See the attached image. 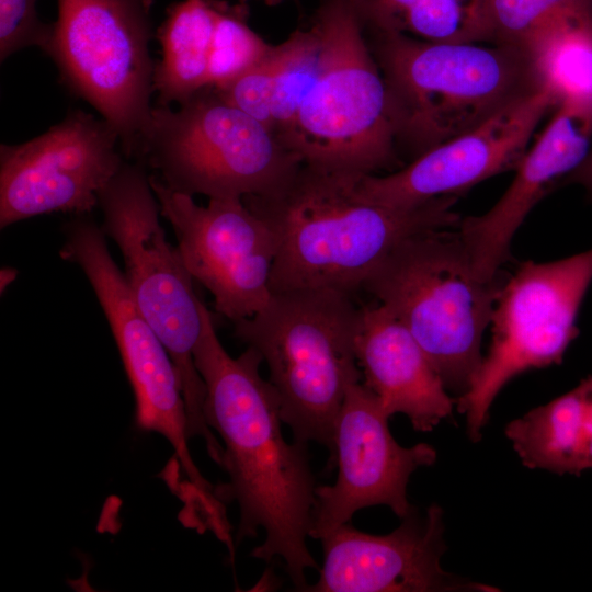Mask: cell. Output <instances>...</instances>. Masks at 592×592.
Returning <instances> with one entry per match:
<instances>
[{"label": "cell", "instance_id": "cell-30", "mask_svg": "<svg viewBox=\"0 0 592 592\" xmlns=\"http://www.w3.org/2000/svg\"><path fill=\"white\" fill-rule=\"evenodd\" d=\"M263 3H265L266 5H277V4H281L282 2L286 1V0H261Z\"/></svg>", "mask_w": 592, "mask_h": 592}, {"label": "cell", "instance_id": "cell-5", "mask_svg": "<svg viewBox=\"0 0 592 592\" xmlns=\"http://www.w3.org/2000/svg\"><path fill=\"white\" fill-rule=\"evenodd\" d=\"M312 24L321 47L318 76L280 139L303 163L325 170H399L406 163L387 88L356 15L344 0H321Z\"/></svg>", "mask_w": 592, "mask_h": 592}, {"label": "cell", "instance_id": "cell-3", "mask_svg": "<svg viewBox=\"0 0 592 592\" xmlns=\"http://www.w3.org/2000/svg\"><path fill=\"white\" fill-rule=\"evenodd\" d=\"M364 36L387 88L406 164L544 88L531 54L516 46Z\"/></svg>", "mask_w": 592, "mask_h": 592}, {"label": "cell", "instance_id": "cell-9", "mask_svg": "<svg viewBox=\"0 0 592 592\" xmlns=\"http://www.w3.org/2000/svg\"><path fill=\"white\" fill-rule=\"evenodd\" d=\"M59 255L80 267L104 312L134 392L137 428L163 436L173 449V465L163 476L167 485L185 509L214 510L219 504L216 489L190 453L186 405L175 365L137 308L101 226L88 215L75 216L64 226Z\"/></svg>", "mask_w": 592, "mask_h": 592}, {"label": "cell", "instance_id": "cell-14", "mask_svg": "<svg viewBox=\"0 0 592 592\" xmlns=\"http://www.w3.org/2000/svg\"><path fill=\"white\" fill-rule=\"evenodd\" d=\"M390 417L377 397L360 382L352 383L338 413L331 467H338L333 485L316 487L310 537L322 539L351 522L355 512L387 505L400 519L412 505L407 498L410 476L436 460L426 443L399 445L388 428Z\"/></svg>", "mask_w": 592, "mask_h": 592}, {"label": "cell", "instance_id": "cell-17", "mask_svg": "<svg viewBox=\"0 0 592 592\" xmlns=\"http://www.w3.org/2000/svg\"><path fill=\"white\" fill-rule=\"evenodd\" d=\"M591 140L592 111L559 105L499 201L479 216L460 219L457 235L481 278L499 280L517 229L537 203L584 160Z\"/></svg>", "mask_w": 592, "mask_h": 592}, {"label": "cell", "instance_id": "cell-12", "mask_svg": "<svg viewBox=\"0 0 592 592\" xmlns=\"http://www.w3.org/2000/svg\"><path fill=\"white\" fill-rule=\"evenodd\" d=\"M149 181L187 271L212 294L217 314L235 323L261 310L272 295L278 249L267 221L242 198H209L203 206L151 173Z\"/></svg>", "mask_w": 592, "mask_h": 592}, {"label": "cell", "instance_id": "cell-15", "mask_svg": "<svg viewBox=\"0 0 592 592\" xmlns=\"http://www.w3.org/2000/svg\"><path fill=\"white\" fill-rule=\"evenodd\" d=\"M557 107L554 94L543 88L397 171L360 175L357 191L372 202L399 208L463 194L493 175L515 170L538 123Z\"/></svg>", "mask_w": 592, "mask_h": 592}, {"label": "cell", "instance_id": "cell-13", "mask_svg": "<svg viewBox=\"0 0 592 592\" xmlns=\"http://www.w3.org/2000/svg\"><path fill=\"white\" fill-rule=\"evenodd\" d=\"M118 134L81 110L44 134L0 146V228L50 213L89 215L124 163Z\"/></svg>", "mask_w": 592, "mask_h": 592}, {"label": "cell", "instance_id": "cell-24", "mask_svg": "<svg viewBox=\"0 0 592 592\" xmlns=\"http://www.w3.org/2000/svg\"><path fill=\"white\" fill-rule=\"evenodd\" d=\"M247 0L229 4L219 3L210 57L208 87L219 89L251 69L271 50L266 43L249 25Z\"/></svg>", "mask_w": 592, "mask_h": 592}, {"label": "cell", "instance_id": "cell-10", "mask_svg": "<svg viewBox=\"0 0 592 592\" xmlns=\"http://www.w3.org/2000/svg\"><path fill=\"white\" fill-rule=\"evenodd\" d=\"M46 49L61 82L116 130L135 158L150 119L155 65L149 55L153 0H57Z\"/></svg>", "mask_w": 592, "mask_h": 592}, {"label": "cell", "instance_id": "cell-1", "mask_svg": "<svg viewBox=\"0 0 592 592\" xmlns=\"http://www.w3.org/2000/svg\"><path fill=\"white\" fill-rule=\"evenodd\" d=\"M201 314L194 362L205 384L206 422L224 442L221 466L229 482L217 494L239 505L235 544L263 530L265 538L251 556L282 561L293 584L305 591L307 569L318 568L307 547L316 502L307 443L284 439L280 401L260 374V353L248 346L230 356L204 301Z\"/></svg>", "mask_w": 592, "mask_h": 592}, {"label": "cell", "instance_id": "cell-29", "mask_svg": "<svg viewBox=\"0 0 592 592\" xmlns=\"http://www.w3.org/2000/svg\"><path fill=\"white\" fill-rule=\"evenodd\" d=\"M16 276V270L12 267H4L1 270L0 275V287L1 291L7 288L15 278Z\"/></svg>", "mask_w": 592, "mask_h": 592}, {"label": "cell", "instance_id": "cell-23", "mask_svg": "<svg viewBox=\"0 0 592 592\" xmlns=\"http://www.w3.org/2000/svg\"><path fill=\"white\" fill-rule=\"evenodd\" d=\"M320 38L316 26L294 31L273 45L266 55L272 92L271 128L281 137L294 123L315 82L320 64Z\"/></svg>", "mask_w": 592, "mask_h": 592}, {"label": "cell", "instance_id": "cell-25", "mask_svg": "<svg viewBox=\"0 0 592 592\" xmlns=\"http://www.w3.org/2000/svg\"><path fill=\"white\" fill-rule=\"evenodd\" d=\"M592 5V0H483L490 44L523 49L563 15Z\"/></svg>", "mask_w": 592, "mask_h": 592}, {"label": "cell", "instance_id": "cell-16", "mask_svg": "<svg viewBox=\"0 0 592 592\" xmlns=\"http://www.w3.org/2000/svg\"><path fill=\"white\" fill-rule=\"evenodd\" d=\"M386 535L361 532L345 523L321 539L323 565L311 592L498 591L445 571L443 510L412 506Z\"/></svg>", "mask_w": 592, "mask_h": 592}, {"label": "cell", "instance_id": "cell-4", "mask_svg": "<svg viewBox=\"0 0 592 592\" xmlns=\"http://www.w3.org/2000/svg\"><path fill=\"white\" fill-rule=\"evenodd\" d=\"M358 316L350 294L298 288L272 293L261 310L234 323L235 337L266 364L295 440L316 441L330 453L346 390L362 377L354 351Z\"/></svg>", "mask_w": 592, "mask_h": 592}, {"label": "cell", "instance_id": "cell-27", "mask_svg": "<svg viewBox=\"0 0 592 592\" xmlns=\"http://www.w3.org/2000/svg\"><path fill=\"white\" fill-rule=\"evenodd\" d=\"M584 397L583 424L588 445V466L592 468V376L580 383Z\"/></svg>", "mask_w": 592, "mask_h": 592}, {"label": "cell", "instance_id": "cell-28", "mask_svg": "<svg viewBox=\"0 0 592 592\" xmlns=\"http://www.w3.org/2000/svg\"><path fill=\"white\" fill-rule=\"evenodd\" d=\"M562 184H578L592 197V149L584 160L563 179Z\"/></svg>", "mask_w": 592, "mask_h": 592}, {"label": "cell", "instance_id": "cell-22", "mask_svg": "<svg viewBox=\"0 0 592 592\" xmlns=\"http://www.w3.org/2000/svg\"><path fill=\"white\" fill-rule=\"evenodd\" d=\"M526 50L558 106L592 111V5L563 15Z\"/></svg>", "mask_w": 592, "mask_h": 592}, {"label": "cell", "instance_id": "cell-2", "mask_svg": "<svg viewBox=\"0 0 592 592\" xmlns=\"http://www.w3.org/2000/svg\"><path fill=\"white\" fill-rule=\"evenodd\" d=\"M357 177L301 163L277 191L242 198L277 237L272 293L328 288L352 295L399 243L455 229L462 219L453 209L457 196L390 207L363 197Z\"/></svg>", "mask_w": 592, "mask_h": 592}, {"label": "cell", "instance_id": "cell-8", "mask_svg": "<svg viewBox=\"0 0 592 592\" xmlns=\"http://www.w3.org/2000/svg\"><path fill=\"white\" fill-rule=\"evenodd\" d=\"M134 159L170 190L208 198L271 194L303 163L271 128L212 87L178 110L153 106Z\"/></svg>", "mask_w": 592, "mask_h": 592}, {"label": "cell", "instance_id": "cell-7", "mask_svg": "<svg viewBox=\"0 0 592 592\" xmlns=\"http://www.w3.org/2000/svg\"><path fill=\"white\" fill-rule=\"evenodd\" d=\"M98 206L103 215L101 228L123 257L132 297L175 365L190 437H202L210 458L217 459L223 448L205 419L206 389L194 362L203 300L177 246L167 240L146 167L124 161L100 192Z\"/></svg>", "mask_w": 592, "mask_h": 592}, {"label": "cell", "instance_id": "cell-6", "mask_svg": "<svg viewBox=\"0 0 592 592\" xmlns=\"http://www.w3.org/2000/svg\"><path fill=\"white\" fill-rule=\"evenodd\" d=\"M501 286L481 278L456 229H444L399 243L362 289L409 329L447 391L460 396L481 363L482 337Z\"/></svg>", "mask_w": 592, "mask_h": 592}, {"label": "cell", "instance_id": "cell-20", "mask_svg": "<svg viewBox=\"0 0 592 592\" xmlns=\"http://www.w3.org/2000/svg\"><path fill=\"white\" fill-rule=\"evenodd\" d=\"M364 33L429 42L489 43L483 0H344Z\"/></svg>", "mask_w": 592, "mask_h": 592}, {"label": "cell", "instance_id": "cell-11", "mask_svg": "<svg viewBox=\"0 0 592 592\" xmlns=\"http://www.w3.org/2000/svg\"><path fill=\"white\" fill-rule=\"evenodd\" d=\"M592 283V248L550 261H527L502 284L491 317L492 338L457 410L471 441L481 437L501 389L530 369L559 364L578 334L577 317Z\"/></svg>", "mask_w": 592, "mask_h": 592}, {"label": "cell", "instance_id": "cell-19", "mask_svg": "<svg viewBox=\"0 0 592 592\" xmlns=\"http://www.w3.org/2000/svg\"><path fill=\"white\" fill-rule=\"evenodd\" d=\"M219 3V0H183L168 8L157 31L161 46V59L153 72L157 105L181 104L208 87Z\"/></svg>", "mask_w": 592, "mask_h": 592}, {"label": "cell", "instance_id": "cell-18", "mask_svg": "<svg viewBox=\"0 0 592 592\" xmlns=\"http://www.w3.org/2000/svg\"><path fill=\"white\" fill-rule=\"evenodd\" d=\"M363 384L391 417L428 432L451 417L453 399L409 329L384 305L360 307L354 340Z\"/></svg>", "mask_w": 592, "mask_h": 592}, {"label": "cell", "instance_id": "cell-26", "mask_svg": "<svg viewBox=\"0 0 592 592\" xmlns=\"http://www.w3.org/2000/svg\"><path fill=\"white\" fill-rule=\"evenodd\" d=\"M37 0H0V59L29 46L46 52L53 24L44 23L36 12Z\"/></svg>", "mask_w": 592, "mask_h": 592}, {"label": "cell", "instance_id": "cell-21", "mask_svg": "<svg viewBox=\"0 0 592 592\" xmlns=\"http://www.w3.org/2000/svg\"><path fill=\"white\" fill-rule=\"evenodd\" d=\"M581 385L539 406L505 428V434L524 466L559 475L588 469Z\"/></svg>", "mask_w": 592, "mask_h": 592}]
</instances>
